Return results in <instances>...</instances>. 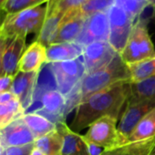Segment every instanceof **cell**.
Returning a JSON list of instances; mask_svg holds the SVG:
<instances>
[{"label": "cell", "instance_id": "cell-8", "mask_svg": "<svg viewBox=\"0 0 155 155\" xmlns=\"http://www.w3.org/2000/svg\"><path fill=\"white\" fill-rule=\"evenodd\" d=\"M154 109L155 99L132 104H126L125 110L123 111L118 125L120 146L126 144L127 140L131 135L138 123Z\"/></svg>", "mask_w": 155, "mask_h": 155}, {"label": "cell", "instance_id": "cell-34", "mask_svg": "<svg viewBox=\"0 0 155 155\" xmlns=\"http://www.w3.org/2000/svg\"><path fill=\"white\" fill-rule=\"evenodd\" d=\"M14 78L15 76H9V75H3L0 77V93L8 92L11 91Z\"/></svg>", "mask_w": 155, "mask_h": 155}, {"label": "cell", "instance_id": "cell-1", "mask_svg": "<svg viewBox=\"0 0 155 155\" xmlns=\"http://www.w3.org/2000/svg\"><path fill=\"white\" fill-rule=\"evenodd\" d=\"M127 98L128 83H120L92 95L77 107L70 129L79 132L105 116L118 119Z\"/></svg>", "mask_w": 155, "mask_h": 155}, {"label": "cell", "instance_id": "cell-27", "mask_svg": "<svg viewBox=\"0 0 155 155\" xmlns=\"http://www.w3.org/2000/svg\"><path fill=\"white\" fill-rule=\"evenodd\" d=\"M24 114L25 110L18 100L7 104H0V129L21 118Z\"/></svg>", "mask_w": 155, "mask_h": 155}, {"label": "cell", "instance_id": "cell-15", "mask_svg": "<svg viewBox=\"0 0 155 155\" xmlns=\"http://www.w3.org/2000/svg\"><path fill=\"white\" fill-rule=\"evenodd\" d=\"M25 37H14L8 38L3 57V75L16 76L18 73V66L21 57L26 50Z\"/></svg>", "mask_w": 155, "mask_h": 155}, {"label": "cell", "instance_id": "cell-17", "mask_svg": "<svg viewBox=\"0 0 155 155\" xmlns=\"http://www.w3.org/2000/svg\"><path fill=\"white\" fill-rule=\"evenodd\" d=\"M47 62V47L35 40L24 51L18 72H38Z\"/></svg>", "mask_w": 155, "mask_h": 155}, {"label": "cell", "instance_id": "cell-9", "mask_svg": "<svg viewBox=\"0 0 155 155\" xmlns=\"http://www.w3.org/2000/svg\"><path fill=\"white\" fill-rule=\"evenodd\" d=\"M110 36V24L108 11L100 12L86 18L83 28L76 40L82 47L99 41H108Z\"/></svg>", "mask_w": 155, "mask_h": 155}, {"label": "cell", "instance_id": "cell-5", "mask_svg": "<svg viewBox=\"0 0 155 155\" xmlns=\"http://www.w3.org/2000/svg\"><path fill=\"white\" fill-rule=\"evenodd\" d=\"M110 36L109 43L119 54L124 49L136 20L121 8L113 5L108 10Z\"/></svg>", "mask_w": 155, "mask_h": 155}, {"label": "cell", "instance_id": "cell-28", "mask_svg": "<svg viewBox=\"0 0 155 155\" xmlns=\"http://www.w3.org/2000/svg\"><path fill=\"white\" fill-rule=\"evenodd\" d=\"M113 5L114 0H87L83 6L78 8V12L87 18L91 15L108 11Z\"/></svg>", "mask_w": 155, "mask_h": 155}, {"label": "cell", "instance_id": "cell-33", "mask_svg": "<svg viewBox=\"0 0 155 155\" xmlns=\"http://www.w3.org/2000/svg\"><path fill=\"white\" fill-rule=\"evenodd\" d=\"M34 144L26 146H11L4 149L3 155H30Z\"/></svg>", "mask_w": 155, "mask_h": 155}, {"label": "cell", "instance_id": "cell-39", "mask_svg": "<svg viewBox=\"0 0 155 155\" xmlns=\"http://www.w3.org/2000/svg\"><path fill=\"white\" fill-rule=\"evenodd\" d=\"M6 13L4 11H0V31H1V28H2V25H3V22H4V19L6 18Z\"/></svg>", "mask_w": 155, "mask_h": 155}, {"label": "cell", "instance_id": "cell-16", "mask_svg": "<svg viewBox=\"0 0 155 155\" xmlns=\"http://www.w3.org/2000/svg\"><path fill=\"white\" fill-rule=\"evenodd\" d=\"M57 129L63 136V147L60 155H90L84 135L73 131L66 122L57 125Z\"/></svg>", "mask_w": 155, "mask_h": 155}, {"label": "cell", "instance_id": "cell-38", "mask_svg": "<svg viewBox=\"0 0 155 155\" xmlns=\"http://www.w3.org/2000/svg\"><path fill=\"white\" fill-rule=\"evenodd\" d=\"M30 155H45L39 149H38V148H36L35 146H34V148H33V150H31V153H30Z\"/></svg>", "mask_w": 155, "mask_h": 155}, {"label": "cell", "instance_id": "cell-21", "mask_svg": "<svg viewBox=\"0 0 155 155\" xmlns=\"http://www.w3.org/2000/svg\"><path fill=\"white\" fill-rule=\"evenodd\" d=\"M155 99V76L138 83H128L126 104L141 102Z\"/></svg>", "mask_w": 155, "mask_h": 155}, {"label": "cell", "instance_id": "cell-36", "mask_svg": "<svg viewBox=\"0 0 155 155\" xmlns=\"http://www.w3.org/2000/svg\"><path fill=\"white\" fill-rule=\"evenodd\" d=\"M8 42V38L4 37L3 35L0 34V77L3 76V71H2V67H3V57H4V52L7 48Z\"/></svg>", "mask_w": 155, "mask_h": 155}, {"label": "cell", "instance_id": "cell-44", "mask_svg": "<svg viewBox=\"0 0 155 155\" xmlns=\"http://www.w3.org/2000/svg\"><path fill=\"white\" fill-rule=\"evenodd\" d=\"M154 155H155V154H154Z\"/></svg>", "mask_w": 155, "mask_h": 155}, {"label": "cell", "instance_id": "cell-25", "mask_svg": "<svg viewBox=\"0 0 155 155\" xmlns=\"http://www.w3.org/2000/svg\"><path fill=\"white\" fill-rule=\"evenodd\" d=\"M155 137V109L149 112L136 126L126 143L137 142Z\"/></svg>", "mask_w": 155, "mask_h": 155}, {"label": "cell", "instance_id": "cell-22", "mask_svg": "<svg viewBox=\"0 0 155 155\" xmlns=\"http://www.w3.org/2000/svg\"><path fill=\"white\" fill-rule=\"evenodd\" d=\"M51 91H58V84L51 64L46 62L38 71V80L34 93V102L39 101L41 97Z\"/></svg>", "mask_w": 155, "mask_h": 155}, {"label": "cell", "instance_id": "cell-14", "mask_svg": "<svg viewBox=\"0 0 155 155\" xmlns=\"http://www.w3.org/2000/svg\"><path fill=\"white\" fill-rule=\"evenodd\" d=\"M85 21L86 18L78 12V8L67 12L62 18L54 43L76 42L83 28Z\"/></svg>", "mask_w": 155, "mask_h": 155}, {"label": "cell", "instance_id": "cell-32", "mask_svg": "<svg viewBox=\"0 0 155 155\" xmlns=\"http://www.w3.org/2000/svg\"><path fill=\"white\" fill-rule=\"evenodd\" d=\"M86 1L87 0H49L48 3H50L60 13L65 15L72 9L81 8Z\"/></svg>", "mask_w": 155, "mask_h": 155}, {"label": "cell", "instance_id": "cell-7", "mask_svg": "<svg viewBox=\"0 0 155 155\" xmlns=\"http://www.w3.org/2000/svg\"><path fill=\"white\" fill-rule=\"evenodd\" d=\"M118 119L105 116L94 121L90 127L85 139L89 141L110 150L120 146V139L117 126Z\"/></svg>", "mask_w": 155, "mask_h": 155}, {"label": "cell", "instance_id": "cell-35", "mask_svg": "<svg viewBox=\"0 0 155 155\" xmlns=\"http://www.w3.org/2000/svg\"><path fill=\"white\" fill-rule=\"evenodd\" d=\"M87 144H88V150H89L90 155H101L103 152L108 150L105 147H102L101 145L89 141L88 140H87Z\"/></svg>", "mask_w": 155, "mask_h": 155}, {"label": "cell", "instance_id": "cell-23", "mask_svg": "<svg viewBox=\"0 0 155 155\" xmlns=\"http://www.w3.org/2000/svg\"><path fill=\"white\" fill-rule=\"evenodd\" d=\"M21 119L30 129L36 140L57 130V125L55 123H53L44 116L35 112L25 113L21 117Z\"/></svg>", "mask_w": 155, "mask_h": 155}, {"label": "cell", "instance_id": "cell-43", "mask_svg": "<svg viewBox=\"0 0 155 155\" xmlns=\"http://www.w3.org/2000/svg\"><path fill=\"white\" fill-rule=\"evenodd\" d=\"M152 8H153V10H152V16H151V18H152L153 20H155V6H153Z\"/></svg>", "mask_w": 155, "mask_h": 155}, {"label": "cell", "instance_id": "cell-6", "mask_svg": "<svg viewBox=\"0 0 155 155\" xmlns=\"http://www.w3.org/2000/svg\"><path fill=\"white\" fill-rule=\"evenodd\" d=\"M50 64L57 80L58 91L64 96H67L87 74L82 56L74 60Z\"/></svg>", "mask_w": 155, "mask_h": 155}, {"label": "cell", "instance_id": "cell-13", "mask_svg": "<svg viewBox=\"0 0 155 155\" xmlns=\"http://www.w3.org/2000/svg\"><path fill=\"white\" fill-rule=\"evenodd\" d=\"M0 138L4 148L34 144L36 140L34 134L21 118L0 129Z\"/></svg>", "mask_w": 155, "mask_h": 155}, {"label": "cell", "instance_id": "cell-10", "mask_svg": "<svg viewBox=\"0 0 155 155\" xmlns=\"http://www.w3.org/2000/svg\"><path fill=\"white\" fill-rule=\"evenodd\" d=\"M117 54L108 41L94 42L86 46L82 55L86 73L91 74L106 68Z\"/></svg>", "mask_w": 155, "mask_h": 155}, {"label": "cell", "instance_id": "cell-19", "mask_svg": "<svg viewBox=\"0 0 155 155\" xmlns=\"http://www.w3.org/2000/svg\"><path fill=\"white\" fill-rule=\"evenodd\" d=\"M84 47L77 42L53 43L47 47V62H63L79 58L83 55Z\"/></svg>", "mask_w": 155, "mask_h": 155}, {"label": "cell", "instance_id": "cell-2", "mask_svg": "<svg viewBox=\"0 0 155 155\" xmlns=\"http://www.w3.org/2000/svg\"><path fill=\"white\" fill-rule=\"evenodd\" d=\"M120 83H130V72L129 66L118 53L106 68L86 74L83 78L81 82V102L87 101L92 95Z\"/></svg>", "mask_w": 155, "mask_h": 155}, {"label": "cell", "instance_id": "cell-29", "mask_svg": "<svg viewBox=\"0 0 155 155\" xmlns=\"http://www.w3.org/2000/svg\"><path fill=\"white\" fill-rule=\"evenodd\" d=\"M114 5L121 8L135 20H137L147 7H150L145 0H114Z\"/></svg>", "mask_w": 155, "mask_h": 155}, {"label": "cell", "instance_id": "cell-40", "mask_svg": "<svg viewBox=\"0 0 155 155\" xmlns=\"http://www.w3.org/2000/svg\"><path fill=\"white\" fill-rule=\"evenodd\" d=\"M8 0H0V11H3V8L8 3Z\"/></svg>", "mask_w": 155, "mask_h": 155}, {"label": "cell", "instance_id": "cell-18", "mask_svg": "<svg viewBox=\"0 0 155 155\" xmlns=\"http://www.w3.org/2000/svg\"><path fill=\"white\" fill-rule=\"evenodd\" d=\"M46 6H47L46 18L39 34L37 36L36 40L43 44L45 47H48L49 45L54 43L57 38L64 14L57 10L48 2L47 3Z\"/></svg>", "mask_w": 155, "mask_h": 155}, {"label": "cell", "instance_id": "cell-20", "mask_svg": "<svg viewBox=\"0 0 155 155\" xmlns=\"http://www.w3.org/2000/svg\"><path fill=\"white\" fill-rule=\"evenodd\" d=\"M155 137L137 141L126 143L103 152L101 155H154Z\"/></svg>", "mask_w": 155, "mask_h": 155}, {"label": "cell", "instance_id": "cell-37", "mask_svg": "<svg viewBox=\"0 0 155 155\" xmlns=\"http://www.w3.org/2000/svg\"><path fill=\"white\" fill-rule=\"evenodd\" d=\"M17 97L11 92H3V93H0V104H7L12 101H17Z\"/></svg>", "mask_w": 155, "mask_h": 155}, {"label": "cell", "instance_id": "cell-11", "mask_svg": "<svg viewBox=\"0 0 155 155\" xmlns=\"http://www.w3.org/2000/svg\"><path fill=\"white\" fill-rule=\"evenodd\" d=\"M65 105L66 97L58 91H51L41 97L38 108L33 112L40 114L56 125H58L66 122L63 115Z\"/></svg>", "mask_w": 155, "mask_h": 155}, {"label": "cell", "instance_id": "cell-41", "mask_svg": "<svg viewBox=\"0 0 155 155\" xmlns=\"http://www.w3.org/2000/svg\"><path fill=\"white\" fill-rule=\"evenodd\" d=\"M4 146H3V143H2V140H1V138H0V155H3V151H4Z\"/></svg>", "mask_w": 155, "mask_h": 155}, {"label": "cell", "instance_id": "cell-42", "mask_svg": "<svg viewBox=\"0 0 155 155\" xmlns=\"http://www.w3.org/2000/svg\"><path fill=\"white\" fill-rule=\"evenodd\" d=\"M145 1H146L150 6H151V7L155 6V0H145Z\"/></svg>", "mask_w": 155, "mask_h": 155}, {"label": "cell", "instance_id": "cell-4", "mask_svg": "<svg viewBox=\"0 0 155 155\" xmlns=\"http://www.w3.org/2000/svg\"><path fill=\"white\" fill-rule=\"evenodd\" d=\"M120 55L127 65L155 56L154 46L144 20L140 18L136 20L129 40Z\"/></svg>", "mask_w": 155, "mask_h": 155}, {"label": "cell", "instance_id": "cell-30", "mask_svg": "<svg viewBox=\"0 0 155 155\" xmlns=\"http://www.w3.org/2000/svg\"><path fill=\"white\" fill-rule=\"evenodd\" d=\"M49 0H8V3L3 8V11L6 14H11L19 12L25 9L36 8L47 4Z\"/></svg>", "mask_w": 155, "mask_h": 155}, {"label": "cell", "instance_id": "cell-31", "mask_svg": "<svg viewBox=\"0 0 155 155\" xmlns=\"http://www.w3.org/2000/svg\"><path fill=\"white\" fill-rule=\"evenodd\" d=\"M81 82L78 83L75 88L67 95L66 97V105L64 108V118L66 119L67 116L73 110V109H77V107L81 103L82 96H81Z\"/></svg>", "mask_w": 155, "mask_h": 155}, {"label": "cell", "instance_id": "cell-26", "mask_svg": "<svg viewBox=\"0 0 155 155\" xmlns=\"http://www.w3.org/2000/svg\"><path fill=\"white\" fill-rule=\"evenodd\" d=\"M128 66L130 72V83H138L155 76V56Z\"/></svg>", "mask_w": 155, "mask_h": 155}, {"label": "cell", "instance_id": "cell-24", "mask_svg": "<svg viewBox=\"0 0 155 155\" xmlns=\"http://www.w3.org/2000/svg\"><path fill=\"white\" fill-rule=\"evenodd\" d=\"M34 146L39 149L45 155H60L63 147V136L57 129L37 139L34 142Z\"/></svg>", "mask_w": 155, "mask_h": 155}, {"label": "cell", "instance_id": "cell-3", "mask_svg": "<svg viewBox=\"0 0 155 155\" xmlns=\"http://www.w3.org/2000/svg\"><path fill=\"white\" fill-rule=\"evenodd\" d=\"M47 14V6L25 9L19 12L7 14L0 34L7 38L25 37L34 33L38 36L42 28Z\"/></svg>", "mask_w": 155, "mask_h": 155}, {"label": "cell", "instance_id": "cell-12", "mask_svg": "<svg viewBox=\"0 0 155 155\" xmlns=\"http://www.w3.org/2000/svg\"><path fill=\"white\" fill-rule=\"evenodd\" d=\"M38 72H18L11 87V92L19 101L25 112L34 102V93Z\"/></svg>", "mask_w": 155, "mask_h": 155}]
</instances>
